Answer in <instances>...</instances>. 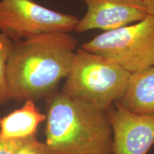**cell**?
<instances>
[{
    "mask_svg": "<svg viewBox=\"0 0 154 154\" xmlns=\"http://www.w3.org/2000/svg\"><path fill=\"white\" fill-rule=\"evenodd\" d=\"M46 121V114L27 100L19 109L0 118V137L7 140H24L35 136L38 126Z\"/></svg>",
    "mask_w": 154,
    "mask_h": 154,
    "instance_id": "obj_9",
    "label": "cell"
},
{
    "mask_svg": "<svg viewBox=\"0 0 154 154\" xmlns=\"http://www.w3.org/2000/svg\"><path fill=\"white\" fill-rule=\"evenodd\" d=\"M113 134L111 154H146L154 144V116L134 113L119 102L106 111Z\"/></svg>",
    "mask_w": 154,
    "mask_h": 154,
    "instance_id": "obj_6",
    "label": "cell"
},
{
    "mask_svg": "<svg viewBox=\"0 0 154 154\" xmlns=\"http://www.w3.org/2000/svg\"><path fill=\"white\" fill-rule=\"evenodd\" d=\"M76 16L52 10L32 0L0 1V32L13 42L75 30Z\"/></svg>",
    "mask_w": 154,
    "mask_h": 154,
    "instance_id": "obj_5",
    "label": "cell"
},
{
    "mask_svg": "<svg viewBox=\"0 0 154 154\" xmlns=\"http://www.w3.org/2000/svg\"><path fill=\"white\" fill-rule=\"evenodd\" d=\"M130 75L114 61L79 48L61 92L107 111L124 96Z\"/></svg>",
    "mask_w": 154,
    "mask_h": 154,
    "instance_id": "obj_3",
    "label": "cell"
},
{
    "mask_svg": "<svg viewBox=\"0 0 154 154\" xmlns=\"http://www.w3.org/2000/svg\"><path fill=\"white\" fill-rule=\"evenodd\" d=\"M87 7L74 32H104L140 22L149 15L143 0H82Z\"/></svg>",
    "mask_w": 154,
    "mask_h": 154,
    "instance_id": "obj_7",
    "label": "cell"
},
{
    "mask_svg": "<svg viewBox=\"0 0 154 154\" xmlns=\"http://www.w3.org/2000/svg\"><path fill=\"white\" fill-rule=\"evenodd\" d=\"M77 41L66 33H53L13 42L7 77L10 99L26 101L49 97L68 75Z\"/></svg>",
    "mask_w": 154,
    "mask_h": 154,
    "instance_id": "obj_1",
    "label": "cell"
},
{
    "mask_svg": "<svg viewBox=\"0 0 154 154\" xmlns=\"http://www.w3.org/2000/svg\"><path fill=\"white\" fill-rule=\"evenodd\" d=\"M81 48L114 61L133 73L154 65V16L104 32Z\"/></svg>",
    "mask_w": 154,
    "mask_h": 154,
    "instance_id": "obj_4",
    "label": "cell"
},
{
    "mask_svg": "<svg viewBox=\"0 0 154 154\" xmlns=\"http://www.w3.org/2000/svg\"><path fill=\"white\" fill-rule=\"evenodd\" d=\"M45 143L50 154H111L106 111L63 92L47 98Z\"/></svg>",
    "mask_w": 154,
    "mask_h": 154,
    "instance_id": "obj_2",
    "label": "cell"
},
{
    "mask_svg": "<svg viewBox=\"0 0 154 154\" xmlns=\"http://www.w3.org/2000/svg\"><path fill=\"white\" fill-rule=\"evenodd\" d=\"M149 14L154 16V0H143Z\"/></svg>",
    "mask_w": 154,
    "mask_h": 154,
    "instance_id": "obj_13",
    "label": "cell"
},
{
    "mask_svg": "<svg viewBox=\"0 0 154 154\" xmlns=\"http://www.w3.org/2000/svg\"><path fill=\"white\" fill-rule=\"evenodd\" d=\"M24 140H7L0 137V154H16Z\"/></svg>",
    "mask_w": 154,
    "mask_h": 154,
    "instance_id": "obj_12",
    "label": "cell"
},
{
    "mask_svg": "<svg viewBox=\"0 0 154 154\" xmlns=\"http://www.w3.org/2000/svg\"><path fill=\"white\" fill-rule=\"evenodd\" d=\"M118 102L136 114L154 116V65L131 73L126 91Z\"/></svg>",
    "mask_w": 154,
    "mask_h": 154,
    "instance_id": "obj_8",
    "label": "cell"
},
{
    "mask_svg": "<svg viewBox=\"0 0 154 154\" xmlns=\"http://www.w3.org/2000/svg\"><path fill=\"white\" fill-rule=\"evenodd\" d=\"M13 42L0 32V105L10 99L7 77V62Z\"/></svg>",
    "mask_w": 154,
    "mask_h": 154,
    "instance_id": "obj_10",
    "label": "cell"
},
{
    "mask_svg": "<svg viewBox=\"0 0 154 154\" xmlns=\"http://www.w3.org/2000/svg\"><path fill=\"white\" fill-rule=\"evenodd\" d=\"M16 154H50L45 142L37 140L35 136L25 139Z\"/></svg>",
    "mask_w": 154,
    "mask_h": 154,
    "instance_id": "obj_11",
    "label": "cell"
}]
</instances>
